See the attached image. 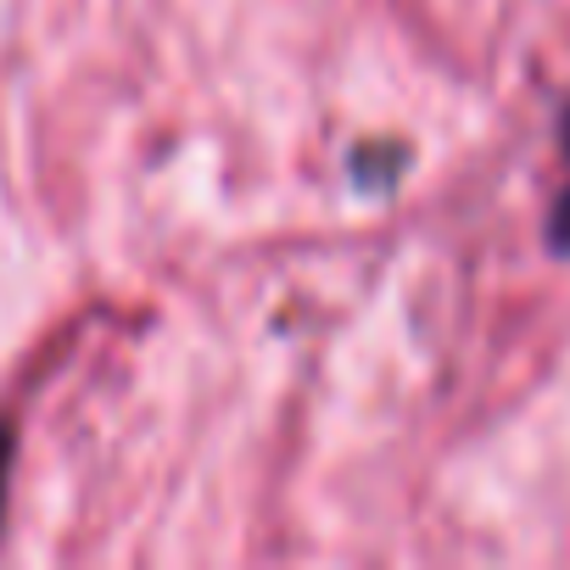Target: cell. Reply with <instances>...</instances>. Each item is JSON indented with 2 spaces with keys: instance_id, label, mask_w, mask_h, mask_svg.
I'll return each instance as SVG.
<instances>
[{
  "instance_id": "obj_1",
  "label": "cell",
  "mask_w": 570,
  "mask_h": 570,
  "mask_svg": "<svg viewBox=\"0 0 570 570\" xmlns=\"http://www.w3.org/2000/svg\"><path fill=\"white\" fill-rule=\"evenodd\" d=\"M548 252L553 257H570V185L559 190V202L548 213Z\"/></svg>"
},
{
  "instance_id": "obj_2",
  "label": "cell",
  "mask_w": 570,
  "mask_h": 570,
  "mask_svg": "<svg viewBox=\"0 0 570 570\" xmlns=\"http://www.w3.org/2000/svg\"><path fill=\"white\" fill-rule=\"evenodd\" d=\"M7 481H12V425H0V514H7Z\"/></svg>"
},
{
  "instance_id": "obj_3",
  "label": "cell",
  "mask_w": 570,
  "mask_h": 570,
  "mask_svg": "<svg viewBox=\"0 0 570 570\" xmlns=\"http://www.w3.org/2000/svg\"><path fill=\"white\" fill-rule=\"evenodd\" d=\"M559 146H564V157H570V107H564V118H559Z\"/></svg>"
}]
</instances>
